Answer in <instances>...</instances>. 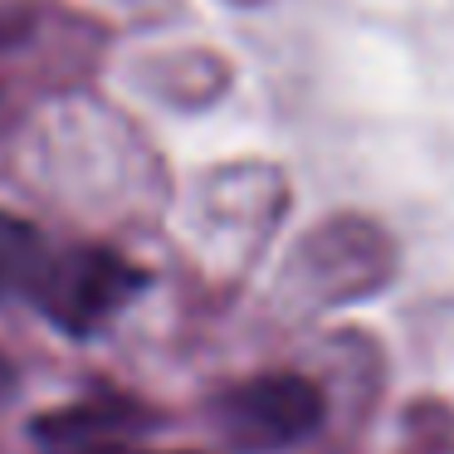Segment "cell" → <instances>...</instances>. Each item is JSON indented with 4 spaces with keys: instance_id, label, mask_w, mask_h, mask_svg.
I'll return each mask as SVG.
<instances>
[{
    "instance_id": "277c9868",
    "label": "cell",
    "mask_w": 454,
    "mask_h": 454,
    "mask_svg": "<svg viewBox=\"0 0 454 454\" xmlns=\"http://www.w3.org/2000/svg\"><path fill=\"white\" fill-rule=\"evenodd\" d=\"M303 264L313 269L317 288H327L333 298H347V288H342V269H347L352 298H362L366 288H376L386 278V249L376 230L333 225V230H317L303 245Z\"/></svg>"
},
{
    "instance_id": "6da1fadb",
    "label": "cell",
    "mask_w": 454,
    "mask_h": 454,
    "mask_svg": "<svg viewBox=\"0 0 454 454\" xmlns=\"http://www.w3.org/2000/svg\"><path fill=\"white\" fill-rule=\"evenodd\" d=\"M137 288H142V269H132L122 254H113L103 245H79L64 249V254L50 249L30 298L59 333L93 337L137 298Z\"/></svg>"
},
{
    "instance_id": "3957f363",
    "label": "cell",
    "mask_w": 454,
    "mask_h": 454,
    "mask_svg": "<svg viewBox=\"0 0 454 454\" xmlns=\"http://www.w3.org/2000/svg\"><path fill=\"white\" fill-rule=\"evenodd\" d=\"M142 425H152L142 415V405L118 401V395H98V401H79L44 415L35 425V440L50 454H118L128 450V440Z\"/></svg>"
},
{
    "instance_id": "5b68a950",
    "label": "cell",
    "mask_w": 454,
    "mask_h": 454,
    "mask_svg": "<svg viewBox=\"0 0 454 454\" xmlns=\"http://www.w3.org/2000/svg\"><path fill=\"white\" fill-rule=\"evenodd\" d=\"M44 259H50V245H44L40 230L11 210H0V303L30 298Z\"/></svg>"
},
{
    "instance_id": "7a4b0ae2",
    "label": "cell",
    "mask_w": 454,
    "mask_h": 454,
    "mask_svg": "<svg viewBox=\"0 0 454 454\" xmlns=\"http://www.w3.org/2000/svg\"><path fill=\"white\" fill-rule=\"evenodd\" d=\"M323 411V391L298 372H264L235 381L210 405L220 434L245 454H278L288 444H303L308 434H317Z\"/></svg>"
},
{
    "instance_id": "52a82bcc",
    "label": "cell",
    "mask_w": 454,
    "mask_h": 454,
    "mask_svg": "<svg viewBox=\"0 0 454 454\" xmlns=\"http://www.w3.org/2000/svg\"><path fill=\"white\" fill-rule=\"evenodd\" d=\"M118 454H152V450H132L128 444V450H118ZM176 454H196V450H176Z\"/></svg>"
},
{
    "instance_id": "8992f818",
    "label": "cell",
    "mask_w": 454,
    "mask_h": 454,
    "mask_svg": "<svg viewBox=\"0 0 454 454\" xmlns=\"http://www.w3.org/2000/svg\"><path fill=\"white\" fill-rule=\"evenodd\" d=\"M15 386H20V372H15V362H11V356L0 352V401H5V395H11Z\"/></svg>"
}]
</instances>
